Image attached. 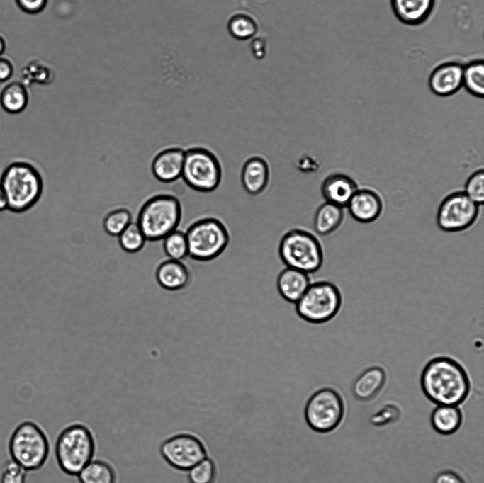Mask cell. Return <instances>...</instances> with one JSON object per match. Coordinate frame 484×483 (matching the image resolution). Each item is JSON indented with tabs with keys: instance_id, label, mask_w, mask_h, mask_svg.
Segmentation results:
<instances>
[{
	"instance_id": "1",
	"label": "cell",
	"mask_w": 484,
	"mask_h": 483,
	"mask_svg": "<svg viewBox=\"0 0 484 483\" xmlns=\"http://www.w3.org/2000/svg\"><path fill=\"white\" fill-rule=\"evenodd\" d=\"M420 386L426 397L437 405L460 406L467 399L471 388L464 367L448 356L435 357L425 365Z\"/></svg>"
},
{
	"instance_id": "2",
	"label": "cell",
	"mask_w": 484,
	"mask_h": 483,
	"mask_svg": "<svg viewBox=\"0 0 484 483\" xmlns=\"http://www.w3.org/2000/svg\"><path fill=\"white\" fill-rule=\"evenodd\" d=\"M0 185L6 197L7 210L17 214L34 207L43 191L39 169L23 159L12 160L4 166L0 174Z\"/></svg>"
},
{
	"instance_id": "3",
	"label": "cell",
	"mask_w": 484,
	"mask_h": 483,
	"mask_svg": "<svg viewBox=\"0 0 484 483\" xmlns=\"http://www.w3.org/2000/svg\"><path fill=\"white\" fill-rule=\"evenodd\" d=\"M55 457L60 470L69 476H77L95 458L96 436L91 428L81 422L65 426L55 444Z\"/></svg>"
},
{
	"instance_id": "4",
	"label": "cell",
	"mask_w": 484,
	"mask_h": 483,
	"mask_svg": "<svg viewBox=\"0 0 484 483\" xmlns=\"http://www.w3.org/2000/svg\"><path fill=\"white\" fill-rule=\"evenodd\" d=\"M182 215L179 200L170 194H158L147 199L141 206L136 222L146 239L162 240L177 229Z\"/></svg>"
},
{
	"instance_id": "5",
	"label": "cell",
	"mask_w": 484,
	"mask_h": 483,
	"mask_svg": "<svg viewBox=\"0 0 484 483\" xmlns=\"http://www.w3.org/2000/svg\"><path fill=\"white\" fill-rule=\"evenodd\" d=\"M9 452L11 460L27 472L38 470L50 456L48 436L35 422H21L11 433Z\"/></svg>"
},
{
	"instance_id": "6",
	"label": "cell",
	"mask_w": 484,
	"mask_h": 483,
	"mask_svg": "<svg viewBox=\"0 0 484 483\" xmlns=\"http://www.w3.org/2000/svg\"><path fill=\"white\" fill-rule=\"evenodd\" d=\"M278 255L286 266L308 274L317 272L323 263V250L310 232L293 228L286 232L278 244Z\"/></svg>"
},
{
	"instance_id": "7",
	"label": "cell",
	"mask_w": 484,
	"mask_h": 483,
	"mask_svg": "<svg viewBox=\"0 0 484 483\" xmlns=\"http://www.w3.org/2000/svg\"><path fill=\"white\" fill-rule=\"evenodd\" d=\"M188 255L197 261H209L218 257L227 248L230 234L224 223L213 217L193 222L185 232Z\"/></svg>"
},
{
	"instance_id": "8",
	"label": "cell",
	"mask_w": 484,
	"mask_h": 483,
	"mask_svg": "<svg viewBox=\"0 0 484 483\" xmlns=\"http://www.w3.org/2000/svg\"><path fill=\"white\" fill-rule=\"evenodd\" d=\"M342 295L336 285L320 280L311 283L295 304L297 314L311 324H323L332 319L342 305Z\"/></svg>"
},
{
	"instance_id": "9",
	"label": "cell",
	"mask_w": 484,
	"mask_h": 483,
	"mask_svg": "<svg viewBox=\"0 0 484 483\" xmlns=\"http://www.w3.org/2000/svg\"><path fill=\"white\" fill-rule=\"evenodd\" d=\"M181 178L185 183L198 192L215 190L222 180V167L210 150L194 147L185 150Z\"/></svg>"
},
{
	"instance_id": "10",
	"label": "cell",
	"mask_w": 484,
	"mask_h": 483,
	"mask_svg": "<svg viewBox=\"0 0 484 483\" xmlns=\"http://www.w3.org/2000/svg\"><path fill=\"white\" fill-rule=\"evenodd\" d=\"M344 414L345 404L342 396L330 387L315 392L308 399L304 411L308 426L321 433L335 430L342 423Z\"/></svg>"
},
{
	"instance_id": "11",
	"label": "cell",
	"mask_w": 484,
	"mask_h": 483,
	"mask_svg": "<svg viewBox=\"0 0 484 483\" xmlns=\"http://www.w3.org/2000/svg\"><path fill=\"white\" fill-rule=\"evenodd\" d=\"M159 453L169 466L181 472H187L207 457L203 443L188 433H176L163 440Z\"/></svg>"
},
{
	"instance_id": "12",
	"label": "cell",
	"mask_w": 484,
	"mask_h": 483,
	"mask_svg": "<svg viewBox=\"0 0 484 483\" xmlns=\"http://www.w3.org/2000/svg\"><path fill=\"white\" fill-rule=\"evenodd\" d=\"M479 207L463 191L454 192L439 206L437 225L441 230L449 232L466 229L477 220Z\"/></svg>"
},
{
	"instance_id": "13",
	"label": "cell",
	"mask_w": 484,
	"mask_h": 483,
	"mask_svg": "<svg viewBox=\"0 0 484 483\" xmlns=\"http://www.w3.org/2000/svg\"><path fill=\"white\" fill-rule=\"evenodd\" d=\"M463 65L456 61H448L437 65L431 72L428 85L431 91L441 97L457 93L463 86Z\"/></svg>"
},
{
	"instance_id": "14",
	"label": "cell",
	"mask_w": 484,
	"mask_h": 483,
	"mask_svg": "<svg viewBox=\"0 0 484 483\" xmlns=\"http://www.w3.org/2000/svg\"><path fill=\"white\" fill-rule=\"evenodd\" d=\"M185 149L179 147L165 148L158 152L151 164L154 178L163 183H171L181 177Z\"/></svg>"
},
{
	"instance_id": "15",
	"label": "cell",
	"mask_w": 484,
	"mask_h": 483,
	"mask_svg": "<svg viewBox=\"0 0 484 483\" xmlns=\"http://www.w3.org/2000/svg\"><path fill=\"white\" fill-rule=\"evenodd\" d=\"M351 216L361 223L377 220L383 210L381 196L368 188L357 189L347 205Z\"/></svg>"
},
{
	"instance_id": "16",
	"label": "cell",
	"mask_w": 484,
	"mask_h": 483,
	"mask_svg": "<svg viewBox=\"0 0 484 483\" xmlns=\"http://www.w3.org/2000/svg\"><path fill=\"white\" fill-rule=\"evenodd\" d=\"M395 18L407 26L424 24L432 14L436 0H390Z\"/></svg>"
},
{
	"instance_id": "17",
	"label": "cell",
	"mask_w": 484,
	"mask_h": 483,
	"mask_svg": "<svg viewBox=\"0 0 484 483\" xmlns=\"http://www.w3.org/2000/svg\"><path fill=\"white\" fill-rule=\"evenodd\" d=\"M155 277L158 284L168 291L183 290L191 280L190 270L183 261L168 258L157 266Z\"/></svg>"
},
{
	"instance_id": "18",
	"label": "cell",
	"mask_w": 484,
	"mask_h": 483,
	"mask_svg": "<svg viewBox=\"0 0 484 483\" xmlns=\"http://www.w3.org/2000/svg\"><path fill=\"white\" fill-rule=\"evenodd\" d=\"M311 283L310 274L296 268L285 267L278 275L276 288L284 300L296 304Z\"/></svg>"
},
{
	"instance_id": "19",
	"label": "cell",
	"mask_w": 484,
	"mask_h": 483,
	"mask_svg": "<svg viewBox=\"0 0 484 483\" xmlns=\"http://www.w3.org/2000/svg\"><path fill=\"white\" fill-rule=\"evenodd\" d=\"M357 189L358 186L352 178L338 173L329 175L321 186L325 201L342 208L347 207Z\"/></svg>"
},
{
	"instance_id": "20",
	"label": "cell",
	"mask_w": 484,
	"mask_h": 483,
	"mask_svg": "<svg viewBox=\"0 0 484 483\" xmlns=\"http://www.w3.org/2000/svg\"><path fill=\"white\" fill-rule=\"evenodd\" d=\"M270 169L262 157L254 156L244 164L241 171V182L245 191L252 195L262 193L267 187Z\"/></svg>"
},
{
	"instance_id": "21",
	"label": "cell",
	"mask_w": 484,
	"mask_h": 483,
	"mask_svg": "<svg viewBox=\"0 0 484 483\" xmlns=\"http://www.w3.org/2000/svg\"><path fill=\"white\" fill-rule=\"evenodd\" d=\"M387 375L383 368L371 366L364 370L354 381L351 392L360 402H369L376 398L384 387Z\"/></svg>"
},
{
	"instance_id": "22",
	"label": "cell",
	"mask_w": 484,
	"mask_h": 483,
	"mask_svg": "<svg viewBox=\"0 0 484 483\" xmlns=\"http://www.w3.org/2000/svg\"><path fill=\"white\" fill-rule=\"evenodd\" d=\"M463 421V414L459 406L437 405L430 416L434 430L444 436L456 433L461 428Z\"/></svg>"
},
{
	"instance_id": "23",
	"label": "cell",
	"mask_w": 484,
	"mask_h": 483,
	"mask_svg": "<svg viewBox=\"0 0 484 483\" xmlns=\"http://www.w3.org/2000/svg\"><path fill=\"white\" fill-rule=\"evenodd\" d=\"M28 103L29 93L26 84L22 81H11L0 91V106L9 114L22 113Z\"/></svg>"
},
{
	"instance_id": "24",
	"label": "cell",
	"mask_w": 484,
	"mask_h": 483,
	"mask_svg": "<svg viewBox=\"0 0 484 483\" xmlns=\"http://www.w3.org/2000/svg\"><path fill=\"white\" fill-rule=\"evenodd\" d=\"M79 483H117L114 466L103 458H94L77 475Z\"/></svg>"
},
{
	"instance_id": "25",
	"label": "cell",
	"mask_w": 484,
	"mask_h": 483,
	"mask_svg": "<svg viewBox=\"0 0 484 483\" xmlns=\"http://www.w3.org/2000/svg\"><path fill=\"white\" fill-rule=\"evenodd\" d=\"M344 215L343 208L325 201L318 207L315 213V231L321 236L330 234L341 225Z\"/></svg>"
},
{
	"instance_id": "26",
	"label": "cell",
	"mask_w": 484,
	"mask_h": 483,
	"mask_svg": "<svg viewBox=\"0 0 484 483\" xmlns=\"http://www.w3.org/2000/svg\"><path fill=\"white\" fill-rule=\"evenodd\" d=\"M463 86L472 96L483 98L484 95V64L482 59L463 65Z\"/></svg>"
},
{
	"instance_id": "27",
	"label": "cell",
	"mask_w": 484,
	"mask_h": 483,
	"mask_svg": "<svg viewBox=\"0 0 484 483\" xmlns=\"http://www.w3.org/2000/svg\"><path fill=\"white\" fill-rule=\"evenodd\" d=\"M162 240L163 250L168 258L183 261L188 256V243L184 232L176 229Z\"/></svg>"
},
{
	"instance_id": "28",
	"label": "cell",
	"mask_w": 484,
	"mask_h": 483,
	"mask_svg": "<svg viewBox=\"0 0 484 483\" xmlns=\"http://www.w3.org/2000/svg\"><path fill=\"white\" fill-rule=\"evenodd\" d=\"M118 238L120 248L129 254L141 251L147 241L136 222H132Z\"/></svg>"
},
{
	"instance_id": "29",
	"label": "cell",
	"mask_w": 484,
	"mask_h": 483,
	"mask_svg": "<svg viewBox=\"0 0 484 483\" xmlns=\"http://www.w3.org/2000/svg\"><path fill=\"white\" fill-rule=\"evenodd\" d=\"M131 212L120 208L109 212L103 220L105 232L112 237H118L132 222Z\"/></svg>"
},
{
	"instance_id": "30",
	"label": "cell",
	"mask_w": 484,
	"mask_h": 483,
	"mask_svg": "<svg viewBox=\"0 0 484 483\" xmlns=\"http://www.w3.org/2000/svg\"><path fill=\"white\" fill-rule=\"evenodd\" d=\"M216 477V467L210 458L206 457L187 471L189 483H213Z\"/></svg>"
},
{
	"instance_id": "31",
	"label": "cell",
	"mask_w": 484,
	"mask_h": 483,
	"mask_svg": "<svg viewBox=\"0 0 484 483\" xmlns=\"http://www.w3.org/2000/svg\"><path fill=\"white\" fill-rule=\"evenodd\" d=\"M477 205L484 202V171L479 169L473 172L467 179L463 191Z\"/></svg>"
},
{
	"instance_id": "32",
	"label": "cell",
	"mask_w": 484,
	"mask_h": 483,
	"mask_svg": "<svg viewBox=\"0 0 484 483\" xmlns=\"http://www.w3.org/2000/svg\"><path fill=\"white\" fill-rule=\"evenodd\" d=\"M26 472V470L11 459L2 467L0 483H25Z\"/></svg>"
},
{
	"instance_id": "33",
	"label": "cell",
	"mask_w": 484,
	"mask_h": 483,
	"mask_svg": "<svg viewBox=\"0 0 484 483\" xmlns=\"http://www.w3.org/2000/svg\"><path fill=\"white\" fill-rule=\"evenodd\" d=\"M230 30L235 37L244 39L251 37L254 33L256 28L250 18L237 16L230 21Z\"/></svg>"
},
{
	"instance_id": "34",
	"label": "cell",
	"mask_w": 484,
	"mask_h": 483,
	"mask_svg": "<svg viewBox=\"0 0 484 483\" xmlns=\"http://www.w3.org/2000/svg\"><path fill=\"white\" fill-rule=\"evenodd\" d=\"M48 0H15L17 6L28 14H38L46 7Z\"/></svg>"
},
{
	"instance_id": "35",
	"label": "cell",
	"mask_w": 484,
	"mask_h": 483,
	"mask_svg": "<svg viewBox=\"0 0 484 483\" xmlns=\"http://www.w3.org/2000/svg\"><path fill=\"white\" fill-rule=\"evenodd\" d=\"M433 483H466V482L456 472L445 470L437 474Z\"/></svg>"
},
{
	"instance_id": "36",
	"label": "cell",
	"mask_w": 484,
	"mask_h": 483,
	"mask_svg": "<svg viewBox=\"0 0 484 483\" xmlns=\"http://www.w3.org/2000/svg\"><path fill=\"white\" fill-rule=\"evenodd\" d=\"M13 72V62L9 58L0 56V83L9 80Z\"/></svg>"
},
{
	"instance_id": "37",
	"label": "cell",
	"mask_w": 484,
	"mask_h": 483,
	"mask_svg": "<svg viewBox=\"0 0 484 483\" xmlns=\"http://www.w3.org/2000/svg\"><path fill=\"white\" fill-rule=\"evenodd\" d=\"M8 205L5 193L0 185V212L7 210Z\"/></svg>"
},
{
	"instance_id": "38",
	"label": "cell",
	"mask_w": 484,
	"mask_h": 483,
	"mask_svg": "<svg viewBox=\"0 0 484 483\" xmlns=\"http://www.w3.org/2000/svg\"><path fill=\"white\" fill-rule=\"evenodd\" d=\"M6 47V43L4 38L0 34V56L3 55Z\"/></svg>"
}]
</instances>
